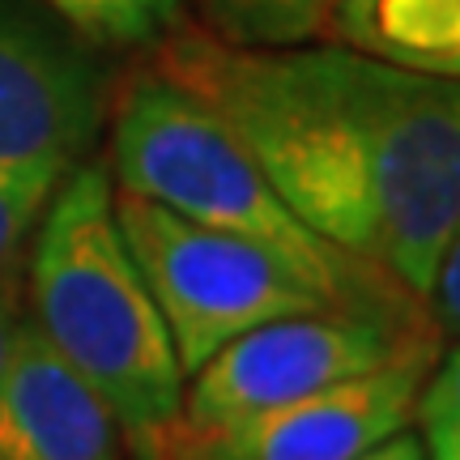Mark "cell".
Returning <instances> with one entry per match:
<instances>
[{"instance_id":"1","label":"cell","mask_w":460,"mask_h":460,"mask_svg":"<svg viewBox=\"0 0 460 460\" xmlns=\"http://www.w3.org/2000/svg\"><path fill=\"white\" fill-rule=\"evenodd\" d=\"M149 68L197 94L307 226L427 303L460 226V77L345 43L239 48L183 22Z\"/></svg>"},{"instance_id":"2","label":"cell","mask_w":460,"mask_h":460,"mask_svg":"<svg viewBox=\"0 0 460 460\" xmlns=\"http://www.w3.org/2000/svg\"><path fill=\"white\" fill-rule=\"evenodd\" d=\"M111 163L124 192L205 226L243 234L295 269L329 307L418 320L422 298L367 256L312 230L264 180L256 158L197 94L163 73H137L115 107Z\"/></svg>"},{"instance_id":"3","label":"cell","mask_w":460,"mask_h":460,"mask_svg":"<svg viewBox=\"0 0 460 460\" xmlns=\"http://www.w3.org/2000/svg\"><path fill=\"white\" fill-rule=\"evenodd\" d=\"M31 298L34 329L102 396L128 444L180 413L188 376L115 222L102 166H68L51 188L31 252Z\"/></svg>"},{"instance_id":"4","label":"cell","mask_w":460,"mask_h":460,"mask_svg":"<svg viewBox=\"0 0 460 460\" xmlns=\"http://www.w3.org/2000/svg\"><path fill=\"white\" fill-rule=\"evenodd\" d=\"M115 222L166 320L183 376L264 320L329 307L290 264L243 234L115 188Z\"/></svg>"},{"instance_id":"5","label":"cell","mask_w":460,"mask_h":460,"mask_svg":"<svg viewBox=\"0 0 460 460\" xmlns=\"http://www.w3.org/2000/svg\"><path fill=\"white\" fill-rule=\"evenodd\" d=\"M439 349L430 315L405 320L384 312H341L320 307L303 315L264 320L230 337L209 362L183 384V422H230L261 410H278L303 396L329 393L345 379L379 371L388 362Z\"/></svg>"},{"instance_id":"6","label":"cell","mask_w":460,"mask_h":460,"mask_svg":"<svg viewBox=\"0 0 460 460\" xmlns=\"http://www.w3.org/2000/svg\"><path fill=\"white\" fill-rule=\"evenodd\" d=\"M430 367L435 349H418L329 393L230 422H183L175 413L128 447L137 460H354L410 427Z\"/></svg>"},{"instance_id":"7","label":"cell","mask_w":460,"mask_h":460,"mask_svg":"<svg viewBox=\"0 0 460 460\" xmlns=\"http://www.w3.org/2000/svg\"><path fill=\"white\" fill-rule=\"evenodd\" d=\"M99 73L68 39L0 0V171L60 180L94 141Z\"/></svg>"},{"instance_id":"8","label":"cell","mask_w":460,"mask_h":460,"mask_svg":"<svg viewBox=\"0 0 460 460\" xmlns=\"http://www.w3.org/2000/svg\"><path fill=\"white\" fill-rule=\"evenodd\" d=\"M0 460H119V422L34 324L0 376Z\"/></svg>"},{"instance_id":"9","label":"cell","mask_w":460,"mask_h":460,"mask_svg":"<svg viewBox=\"0 0 460 460\" xmlns=\"http://www.w3.org/2000/svg\"><path fill=\"white\" fill-rule=\"evenodd\" d=\"M329 39L388 65L460 77V0H337Z\"/></svg>"},{"instance_id":"10","label":"cell","mask_w":460,"mask_h":460,"mask_svg":"<svg viewBox=\"0 0 460 460\" xmlns=\"http://www.w3.org/2000/svg\"><path fill=\"white\" fill-rule=\"evenodd\" d=\"M337 0H205L209 31L239 48H298L329 39Z\"/></svg>"},{"instance_id":"11","label":"cell","mask_w":460,"mask_h":460,"mask_svg":"<svg viewBox=\"0 0 460 460\" xmlns=\"http://www.w3.org/2000/svg\"><path fill=\"white\" fill-rule=\"evenodd\" d=\"M65 26L99 48H154L183 22V0H43Z\"/></svg>"},{"instance_id":"12","label":"cell","mask_w":460,"mask_h":460,"mask_svg":"<svg viewBox=\"0 0 460 460\" xmlns=\"http://www.w3.org/2000/svg\"><path fill=\"white\" fill-rule=\"evenodd\" d=\"M56 183L60 180H51V175H9V171H0V281L13 278L17 252L34 230Z\"/></svg>"},{"instance_id":"13","label":"cell","mask_w":460,"mask_h":460,"mask_svg":"<svg viewBox=\"0 0 460 460\" xmlns=\"http://www.w3.org/2000/svg\"><path fill=\"white\" fill-rule=\"evenodd\" d=\"M413 422H422V430H427V447L460 439V345L447 354V362L435 376H427L422 393H418Z\"/></svg>"},{"instance_id":"14","label":"cell","mask_w":460,"mask_h":460,"mask_svg":"<svg viewBox=\"0 0 460 460\" xmlns=\"http://www.w3.org/2000/svg\"><path fill=\"white\" fill-rule=\"evenodd\" d=\"M430 320L439 332H460V226L452 230L435 281H430Z\"/></svg>"},{"instance_id":"15","label":"cell","mask_w":460,"mask_h":460,"mask_svg":"<svg viewBox=\"0 0 460 460\" xmlns=\"http://www.w3.org/2000/svg\"><path fill=\"white\" fill-rule=\"evenodd\" d=\"M354 460H427V447H422V439L413 430H396L388 439L371 444L367 452H358Z\"/></svg>"},{"instance_id":"16","label":"cell","mask_w":460,"mask_h":460,"mask_svg":"<svg viewBox=\"0 0 460 460\" xmlns=\"http://www.w3.org/2000/svg\"><path fill=\"white\" fill-rule=\"evenodd\" d=\"M17 329H22V315H17L13 278H4V281H0V376H4L9 349H13V341H17Z\"/></svg>"},{"instance_id":"17","label":"cell","mask_w":460,"mask_h":460,"mask_svg":"<svg viewBox=\"0 0 460 460\" xmlns=\"http://www.w3.org/2000/svg\"><path fill=\"white\" fill-rule=\"evenodd\" d=\"M430 460H460V439L456 444H439V447H427Z\"/></svg>"}]
</instances>
